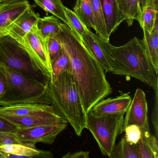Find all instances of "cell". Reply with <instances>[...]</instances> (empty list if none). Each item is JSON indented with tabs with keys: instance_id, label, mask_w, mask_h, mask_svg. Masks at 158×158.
Instances as JSON below:
<instances>
[{
	"instance_id": "cell-1",
	"label": "cell",
	"mask_w": 158,
	"mask_h": 158,
	"mask_svg": "<svg viewBox=\"0 0 158 158\" xmlns=\"http://www.w3.org/2000/svg\"><path fill=\"white\" fill-rule=\"evenodd\" d=\"M55 38L70 59V72L88 114L95 104L111 93L104 69L66 24L63 23Z\"/></svg>"
},
{
	"instance_id": "cell-2",
	"label": "cell",
	"mask_w": 158,
	"mask_h": 158,
	"mask_svg": "<svg viewBox=\"0 0 158 158\" xmlns=\"http://www.w3.org/2000/svg\"><path fill=\"white\" fill-rule=\"evenodd\" d=\"M107 56L114 74L136 78L154 87L158 83L155 73L142 40L135 37L127 43L115 47L96 35Z\"/></svg>"
},
{
	"instance_id": "cell-3",
	"label": "cell",
	"mask_w": 158,
	"mask_h": 158,
	"mask_svg": "<svg viewBox=\"0 0 158 158\" xmlns=\"http://www.w3.org/2000/svg\"><path fill=\"white\" fill-rule=\"evenodd\" d=\"M49 88L52 106L80 136L86 128L88 114L72 74L70 72L63 73L56 80L50 82Z\"/></svg>"
},
{
	"instance_id": "cell-4",
	"label": "cell",
	"mask_w": 158,
	"mask_h": 158,
	"mask_svg": "<svg viewBox=\"0 0 158 158\" xmlns=\"http://www.w3.org/2000/svg\"><path fill=\"white\" fill-rule=\"evenodd\" d=\"M0 69L7 78L6 89L0 98V106L27 103L52 105L49 84L40 82L3 65H0Z\"/></svg>"
},
{
	"instance_id": "cell-5",
	"label": "cell",
	"mask_w": 158,
	"mask_h": 158,
	"mask_svg": "<svg viewBox=\"0 0 158 158\" xmlns=\"http://www.w3.org/2000/svg\"><path fill=\"white\" fill-rule=\"evenodd\" d=\"M0 65L42 83L49 84V80L35 65L24 46L9 35L0 37Z\"/></svg>"
},
{
	"instance_id": "cell-6",
	"label": "cell",
	"mask_w": 158,
	"mask_h": 158,
	"mask_svg": "<svg viewBox=\"0 0 158 158\" xmlns=\"http://www.w3.org/2000/svg\"><path fill=\"white\" fill-rule=\"evenodd\" d=\"M124 114L96 115L88 114L87 129L93 135L102 154L111 158L118 135L121 134Z\"/></svg>"
},
{
	"instance_id": "cell-7",
	"label": "cell",
	"mask_w": 158,
	"mask_h": 158,
	"mask_svg": "<svg viewBox=\"0 0 158 158\" xmlns=\"http://www.w3.org/2000/svg\"><path fill=\"white\" fill-rule=\"evenodd\" d=\"M48 41V39H45L40 35L35 25L24 38L22 44L30 54L37 68L50 82L51 63Z\"/></svg>"
},
{
	"instance_id": "cell-8",
	"label": "cell",
	"mask_w": 158,
	"mask_h": 158,
	"mask_svg": "<svg viewBox=\"0 0 158 158\" xmlns=\"http://www.w3.org/2000/svg\"><path fill=\"white\" fill-rule=\"evenodd\" d=\"M67 123L39 126L27 128H18L15 135L22 143L52 144L57 136L66 128Z\"/></svg>"
},
{
	"instance_id": "cell-9",
	"label": "cell",
	"mask_w": 158,
	"mask_h": 158,
	"mask_svg": "<svg viewBox=\"0 0 158 158\" xmlns=\"http://www.w3.org/2000/svg\"><path fill=\"white\" fill-rule=\"evenodd\" d=\"M121 134L127 126L135 124L139 127L141 132H149L148 106L145 92L139 88L136 90L126 111Z\"/></svg>"
},
{
	"instance_id": "cell-10",
	"label": "cell",
	"mask_w": 158,
	"mask_h": 158,
	"mask_svg": "<svg viewBox=\"0 0 158 158\" xmlns=\"http://www.w3.org/2000/svg\"><path fill=\"white\" fill-rule=\"evenodd\" d=\"M60 114L52 105L27 103L0 106V116H52Z\"/></svg>"
},
{
	"instance_id": "cell-11",
	"label": "cell",
	"mask_w": 158,
	"mask_h": 158,
	"mask_svg": "<svg viewBox=\"0 0 158 158\" xmlns=\"http://www.w3.org/2000/svg\"><path fill=\"white\" fill-rule=\"evenodd\" d=\"M52 158L49 151L39 149L35 144H24L0 146V158Z\"/></svg>"
},
{
	"instance_id": "cell-12",
	"label": "cell",
	"mask_w": 158,
	"mask_h": 158,
	"mask_svg": "<svg viewBox=\"0 0 158 158\" xmlns=\"http://www.w3.org/2000/svg\"><path fill=\"white\" fill-rule=\"evenodd\" d=\"M40 17L39 14L35 13L31 7H29L6 27L8 35L22 44L24 38L36 25Z\"/></svg>"
},
{
	"instance_id": "cell-13",
	"label": "cell",
	"mask_w": 158,
	"mask_h": 158,
	"mask_svg": "<svg viewBox=\"0 0 158 158\" xmlns=\"http://www.w3.org/2000/svg\"><path fill=\"white\" fill-rule=\"evenodd\" d=\"M122 15L128 26L133 24L135 20L139 25L141 23L142 12L148 6L158 7V0H116Z\"/></svg>"
},
{
	"instance_id": "cell-14",
	"label": "cell",
	"mask_w": 158,
	"mask_h": 158,
	"mask_svg": "<svg viewBox=\"0 0 158 158\" xmlns=\"http://www.w3.org/2000/svg\"><path fill=\"white\" fill-rule=\"evenodd\" d=\"M131 101L130 95L125 93L116 98L103 99L95 104L90 111L96 115L125 114Z\"/></svg>"
},
{
	"instance_id": "cell-15",
	"label": "cell",
	"mask_w": 158,
	"mask_h": 158,
	"mask_svg": "<svg viewBox=\"0 0 158 158\" xmlns=\"http://www.w3.org/2000/svg\"><path fill=\"white\" fill-rule=\"evenodd\" d=\"M10 121L17 128H27L39 126L55 124L68 121L60 114L52 116L28 115L23 116H2Z\"/></svg>"
},
{
	"instance_id": "cell-16",
	"label": "cell",
	"mask_w": 158,
	"mask_h": 158,
	"mask_svg": "<svg viewBox=\"0 0 158 158\" xmlns=\"http://www.w3.org/2000/svg\"><path fill=\"white\" fill-rule=\"evenodd\" d=\"M106 26V33L110 38L120 24L125 21L116 0H100Z\"/></svg>"
},
{
	"instance_id": "cell-17",
	"label": "cell",
	"mask_w": 158,
	"mask_h": 158,
	"mask_svg": "<svg viewBox=\"0 0 158 158\" xmlns=\"http://www.w3.org/2000/svg\"><path fill=\"white\" fill-rule=\"evenodd\" d=\"M31 7L27 0L11 2L0 4V28H6L27 9Z\"/></svg>"
},
{
	"instance_id": "cell-18",
	"label": "cell",
	"mask_w": 158,
	"mask_h": 158,
	"mask_svg": "<svg viewBox=\"0 0 158 158\" xmlns=\"http://www.w3.org/2000/svg\"><path fill=\"white\" fill-rule=\"evenodd\" d=\"M96 35L90 29L86 31L81 38V40L90 54L101 65L104 71L111 72L110 63L105 52L96 38Z\"/></svg>"
},
{
	"instance_id": "cell-19",
	"label": "cell",
	"mask_w": 158,
	"mask_h": 158,
	"mask_svg": "<svg viewBox=\"0 0 158 158\" xmlns=\"http://www.w3.org/2000/svg\"><path fill=\"white\" fill-rule=\"evenodd\" d=\"M144 33L143 40L148 56L153 66L155 73L158 71V23L156 24L152 32L149 33L142 29Z\"/></svg>"
},
{
	"instance_id": "cell-20",
	"label": "cell",
	"mask_w": 158,
	"mask_h": 158,
	"mask_svg": "<svg viewBox=\"0 0 158 158\" xmlns=\"http://www.w3.org/2000/svg\"><path fill=\"white\" fill-rule=\"evenodd\" d=\"M63 23L55 16H45L38 20L36 26L42 38L48 39L55 37L60 31Z\"/></svg>"
},
{
	"instance_id": "cell-21",
	"label": "cell",
	"mask_w": 158,
	"mask_h": 158,
	"mask_svg": "<svg viewBox=\"0 0 158 158\" xmlns=\"http://www.w3.org/2000/svg\"><path fill=\"white\" fill-rule=\"evenodd\" d=\"M73 11L88 28L95 30L91 0H76Z\"/></svg>"
},
{
	"instance_id": "cell-22",
	"label": "cell",
	"mask_w": 158,
	"mask_h": 158,
	"mask_svg": "<svg viewBox=\"0 0 158 158\" xmlns=\"http://www.w3.org/2000/svg\"><path fill=\"white\" fill-rule=\"evenodd\" d=\"M111 158H140L137 144H131L122 138L117 145H115Z\"/></svg>"
},
{
	"instance_id": "cell-23",
	"label": "cell",
	"mask_w": 158,
	"mask_h": 158,
	"mask_svg": "<svg viewBox=\"0 0 158 158\" xmlns=\"http://www.w3.org/2000/svg\"><path fill=\"white\" fill-rule=\"evenodd\" d=\"M36 4L47 13H51L68 24L64 11V5L61 0H34Z\"/></svg>"
},
{
	"instance_id": "cell-24",
	"label": "cell",
	"mask_w": 158,
	"mask_h": 158,
	"mask_svg": "<svg viewBox=\"0 0 158 158\" xmlns=\"http://www.w3.org/2000/svg\"><path fill=\"white\" fill-rule=\"evenodd\" d=\"M91 5L96 33L101 38L109 42L110 38L106 33V26L100 0H91Z\"/></svg>"
},
{
	"instance_id": "cell-25",
	"label": "cell",
	"mask_w": 158,
	"mask_h": 158,
	"mask_svg": "<svg viewBox=\"0 0 158 158\" xmlns=\"http://www.w3.org/2000/svg\"><path fill=\"white\" fill-rule=\"evenodd\" d=\"M71 62L68 55L63 49L57 57L51 62L52 79L50 82L56 80L65 72H70Z\"/></svg>"
},
{
	"instance_id": "cell-26",
	"label": "cell",
	"mask_w": 158,
	"mask_h": 158,
	"mask_svg": "<svg viewBox=\"0 0 158 158\" xmlns=\"http://www.w3.org/2000/svg\"><path fill=\"white\" fill-rule=\"evenodd\" d=\"M158 7L148 6L142 12L141 23L140 24L142 29L149 33L152 32L156 24L158 23Z\"/></svg>"
},
{
	"instance_id": "cell-27",
	"label": "cell",
	"mask_w": 158,
	"mask_h": 158,
	"mask_svg": "<svg viewBox=\"0 0 158 158\" xmlns=\"http://www.w3.org/2000/svg\"><path fill=\"white\" fill-rule=\"evenodd\" d=\"M64 11L68 22L67 25L81 40L83 35L89 28L82 23L74 12L65 6Z\"/></svg>"
},
{
	"instance_id": "cell-28",
	"label": "cell",
	"mask_w": 158,
	"mask_h": 158,
	"mask_svg": "<svg viewBox=\"0 0 158 158\" xmlns=\"http://www.w3.org/2000/svg\"><path fill=\"white\" fill-rule=\"evenodd\" d=\"M125 133L124 138L131 144H137L142 136V132L139 127L136 125L127 126L124 129Z\"/></svg>"
},
{
	"instance_id": "cell-29",
	"label": "cell",
	"mask_w": 158,
	"mask_h": 158,
	"mask_svg": "<svg viewBox=\"0 0 158 158\" xmlns=\"http://www.w3.org/2000/svg\"><path fill=\"white\" fill-rule=\"evenodd\" d=\"M48 51L50 60L51 62L57 57L62 50V47L58 40L55 37L50 38L48 39Z\"/></svg>"
},
{
	"instance_id": "cell-30",
	"label": "cell",
	"mask_w": 158,
	"mask_h": 158,
	"mask_svg": "<svg viewBox=\"0 0 158 158\" xmlns=\"http://www.w3.org/2000/svg\"><path fill=\"white\" fill-rule=\"evenodd\" d=\"M141 138L147 143V145L151 149L155 158H158V138L153 135L150 131L142 132Z\"/></svg>"
},
{
	"instance_id": "cell-31",
	"label": "cell",
	"mask_w": 158,
	"mask_h": 158,
	"mask_svg": "<svg viewBox=\"0 0 158 158\" xmlns=\"http://www.w3.org/2000/svg\"><path fill=\"white\" fill-rule=\"evenodd\" d=\"M137 144L140 158H155L151 149L141 137Z\"/></svg>"
},
{
	"instance_id": "cell-32",
	"label": "cell",
	"mask_w": 158,
	"mask_h": 158,
	"mask_svg": "<svg viewBox=\"0 0 158 158\" xmlns=\"http://www.w3.org/2000/svg\"><path fill=\"white\" fill-rule=\"evenodd\" d=\"M17 127L4 117L0 116V133L15 134Z\"/></svg>"
},
{
	"instance_id": "cell-33",
	"label": "cell",
	"mask_w": 158,
	"mask_h": 158,
	"mask_svg": "<svg viewBox=\"0 0 158 158\" xmlns=\"http://www.w3.org/2000/svg\"><path fill=\"white\" fill-rule=\"evenodd\" d=\"M153 89L155 93V103L152 115V121L154 126L156 136L158 138V83L154 86Z\"/></svg>"
},
{
	"instance_id": "cell-34",
	"label": "cell",
	"mask_w": 158,
	"mask_h": 158,
	"mask_svg": "<svg viewBox=\"0 0 158 158\" xmlns=\"http://www.w3.org/2000/svg\"><path fill=\"white\" fill-rule=\"evenodd\" d=\"M63 158H89V152H68L63 156Z\"/></svg>"
},
{
	"instance_id": "cell-35",
	"label": "cell",
	"mask_w": 158,
	"mask_h": 158,
	"mask_svg": "<svg viewBox=\"0 0 158 158\" xmlns=\"http://www.w3.org/2000/svg\"><path fill=\"white\" fill-rule=\"evenodd\" d=\"M7 86V78L5 74L0 69V98L2 97Z\"/></svg>"
},
{
	"instance_id": "cell-36",
	"label": "cell",
	"mask_w": 158,
	"mask_h": 158,
	"mask_svg": "<svg viewBox=\"0 0 158 158\" xmlns=\"http://www.w3.org/2000/svg\"><path fill=\"white\" fill-rule=\"evenodd\" d=\"M8 35V31L6 28H0V37Z\"/></svg>"
},
{
	"instance_id": "cell-37",
	"label": "cell",
	"mask_w": 158,
	"mask_h": 158,
	"mask_svg": "<svg viewBox=\"0 0 158 158\" xmlns=\"http://www.w3.org/2000/svg\"><path fill=\"white\" fill-rule=\"evenodd\" d=\"M17 1H22V0H2V3H7L11 2Z\"/></svg>"
},
{
	"instance_id": "cell-38",
	"label": "cell",
	"mask_w": 158,
	"mask_h": 158,
	"mask_svg": "<svg viewBox=\"0 0 158 158\" xmlns=\"http://www.w3.org/2000/svg\"><path fill=\"white\" fill-rule=\"evenodd\" d=\"M2 2V0H0V4H1Z\"/></svg>"
}]
</instances>
